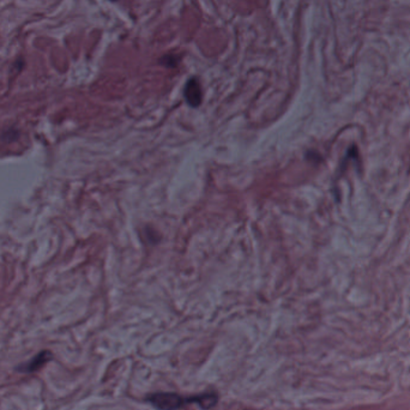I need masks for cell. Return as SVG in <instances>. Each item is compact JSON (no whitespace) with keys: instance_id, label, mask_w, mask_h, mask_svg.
Instances as JSON below:
<instances>
[{"instance_id":"cell-1","label":"cell","mask_w":410,"mask_h":410,"mask_svg":"<svg viewBox=\"0 0 410 410\" xmlns=\"http://www.w3.org/2000/svg\"><path fill=\"white\" fill-rule=\"evenodd\" d=\"M147 401L159 410H178L190 403H197L203 409H211L216 405L218 396L215 392H207L192 397H183L174 392H155L147 397Z\"/></svg>"},{"instance_id":"cell-2","label":"cell","mask_w":410,"mask_h":410,"mask_svg":"<svg viewBox=\"0 0 410 410\" xmlns=\"http://www.w3.org/2000/svg\"><path fill=\"white\" fill-rule=\"evenodd\" d=\"M185 99L191 107H198L201 103L203 94H201L200 84L197 78H191L185 85Z\"/></svg>"},{"instance_id":"cell-3","label":"cell","mask_w":410,"mask_h":410,"mask_svg":"<svg viewBox=\"0 0 410 410\" xmlns=\"http://www.w3.org/2000/svg\"><path fill=\"white\" fill-rule=\"evenodd\" d=\"M49 358H50V353H48V352L41 353V354L35 356V358H34L33 360L29 362L28 366H26V371H35V369L40 368L43 364H46V362L48 361Z\"/></svg>"},{"instance_id":"cell-4","label":"cell","mask_w":410,"mask_h":410,"mask_svg":"<svg viewBox=\"0 0 410 410\" xmlns=\"http://www.w3.org/2000/svg\"><path fill=\"white\" fill-rule=\"evenodd\" d=\"M162 62H164V63H163L164 65L169 66V67H174V66L177 65V58H174V56H170V55L164 56Z\"/></svg>"},{"instance_id":"cell-5","label":"cell","mask_w":410,"mask_h":410,"mask_svg":"<svg viewBox=\"0 0 410 410\" xmlns=\"http://www.w3.org/2000/svg\"><path fill=\"white\" fill-rule=\"evenodd\" d=\"M113 2H114V0H113Z\"/></svg>"}]
</instances>
